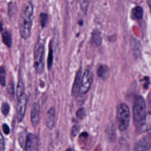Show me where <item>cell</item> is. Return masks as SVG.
Instances as JSON below:
<instances>
[{
	"label": "cell",
	"mask_w": 151,
	"mask_h": 151,
	"mask_svg": "<svg viewBox=\"0 0 151 151\" xmlns=\"http://www.w3.org/2000/svg\"><path fill=\"white\" fill-rule=\"evenodd\" d=\"M133 118L134 126L138 130L145 132L150 129V114L147 113L146 101L141 96L135 97L133 106Z\"/></svg>",
	"instance_id": "6da1fadb"
},
{
	"label": "cell",
	"mask_w": 151,
	"mask_h": 151,
	"mask_svg": "<svg viewBox=\"0 0 151 151\" xmlns=\"http://www.w3.org/2000/svg\"><path fill=\"white\" fill-rule=\"evenodd\" d=\"M34 6L31 2H27L23 5L19 17L18 26L21 37L24 40L29 38L32 25Z\"/></svg>",
	"instance_id": "7a4b0ae2"
},
{
	"label": "cell",
	"mask_w": 151,
	"mask_h": 151,
	"mask_svg": "<svg viewBox=\"0 0 151 151\" xmlns=\"http://www.w3.org/2000/svg\"><path fill=\"white\" fill-rule=\"evenodd\" d=\"M130 112L129 106L124 103H120L117 109L116 120L118 129L121 132L125 131L130 123Z\"/></svg>",
	"instance_id": "3957f363"
},
{
	"label": "cell",
	"mask_w": 151,
	"mask_h": 151,
	"mask_svg": "<svg viewBox=\"0 0 151 151\" xmlns=\"http://www.w3.org/2000/svg\"><path fill=\"white\" fill-rule=\"evenodd\" d=\"M45 47L41 40H38L34 50V66L38 74H41L44 68Z\"/></svg>",
	"instance_id": "277c9868"
},
{
	"label": "cell",
	"mask_w": 151,
	"mask_h": 151,
	"mask_svg": "<svg viewBox=\"0 0 151 151\" xmlns=\"http://www.w3.org/2000/svg\"><path fill=\"white\" fill-rule=\"evenodd\" d=\"M93 81V74L90 69L87 68L81 77V84L80 88V94H86L90 89Z\"/></svg>",
	"instance_id": "5b68a950"
},
{
	"label": "cell",
	"mask_w": 151,
	"mask_h": 151,
	"mask_svg": "<svg viewBox=\"0 0 151 151\" xmlns=\"http://www.w3.org/2000/svg\"><path fill=\"white\" fill-rule=\"evenodd\" d=\"M18 99V103L17 107V118L19 122L22 120L24 117L27 103V97L25 94L20 97Z\"/></svg>",
	"instance_id": "8992f818"
},
{
	"label": "cell",
	"mask_w": 151,
	"mask_h": 151,
	"mask_svg": "<svg viewBox=\"0 0 151 151\" xmlns=\"http://www.w3.org/2000/svg\"><path fill=\"white\" fill-rule=\"evenodd\" d=\"M150 149V134L143 136L134 145V151H149Z\"/></svg>",
	"instance_id": "52a82bcc"
},
{
	"label": "cell",
	"mask_w": 151,
	"mask_h": 151,
	"mask_svg": "<svg viewBox=\"0 0 151 151\" xmlns=\"http://www.w3.org/2000/svg\"><path fill=\"white\" fill-rule=\"evenodd\" d=\"M31 122L32 126L35 127H37L40 122V107L38 103H34L31 109Z\"/></svg>",
	"instance_id": "ba28073f"
},
{
	"label": "cell",
	"mask_w": 151,
	"mask_h": 151,
	"mask_svg": "<svg viewBox=\"0 0 151 151\" xmlns=\"http://www.w3.org/2000/svg\"><path fill=\"white\" fill-rule=\"evenodd\" d=\"M81 77H82L81 69H79L76 73L74 83L73 84V87H72V94L75 97H77L80 94L79 92H80Z\"/></svg>",
	"instance_id": "9c48e42d"
},
{
	"label": "cell",
	"mask_w": 151,
	"mask_h": 151,
	"mask_svg": "<svg viewBox=\"0 0 151 151\" xmlns=\"http://www.w3.org/2000/svg\"><path fill=\"white\" fill-rule=\"evenodd\" d=\"M55 110L54 107H51L47 111L45 117V123L47 127L52 129L55 126Z\"/></svg>",
	"instance_id": "30bf717a"
},
{
	"label": "cell",
	"mask_w": 151,
	"mask_h": 151,
	"mask_svg": "<svg viewBox=\"0 0 151 151\" xmlns=\"http://www.w3.org/2000/svg\"><path fill=\"white\" fill-rule=\"evenodd\" d=\"M37 143V138L32 133L27 134L25 141V150L34 151L35 149Z\"/></svg>",
	"instance_id": "8fae6325"
},
{
	"label": "cell",
	"mask_w": 151,
	"mask_h": 151,
	"mask_svg": "<svg viewBox=\"0 0 151 151\" xmlns=\"http://www.w3.org/2000/svg\"><path fill=\"white\" fill-rule=\"evenodd\" d=\"M143 9L140 6L133 7L130 12V17L134 20H140L143 18Z\"/></svg>",
	"instance_id": "7c38bea8"
},
{
	"label": "cell",
	"mask_w": 151,
	"mask_h": 151,
	"mask_svg": "<svg viewBox=\"0 0 151 151\" xmlns=\"http://www.w3.org/2000/svg\"><path fill=\"white\" fill-rule=\"evenodd\" d=\"M91 38L93 42L97 46L100 45L102 43V35L100 30L94 29L91 32Z\"/></svg>",
	"instance_id": "4fadbf2b"
},
{
	"label": "cell",
	"mask_w": 151,
	"mask_h": 151,
	"mask_svg": "<svg viewBox=\"0 0 151 151\" xmlns=\"http://www.w3.org/2000/svg\"><path fill=\"white\" fill-rule=\"evenodd\" d=\"M110 70L109 68L105 65H101L97 69V75L101 78L106 79L109 76Z\"/></svg>",
	"instance_id": "5bb4252c"
},
{
	"label": "cell",
	"mask_w": 151,
	"mask_h": 151,
	"mask_svg": "<svg viewBox=\"0 0 151 151\" xmlns=\"http://www.w3.org/2000/svg\"><path fill=\"white\" fill-rule=\"evenodd\" d=\"M2 41L8 47H11L12 45L11 34L8 31H5L2 34Z\"/></svg>",
	"instance_id": "9a60e30c"
},
{
	"label": "cell",
	"mask_w": 151,
	"mask_h": 151,
	"mask_svg": "<svg viewBox=\"0 0 151 151\" xmlns=\"http://www.w3.org/2000/svg\"><path fill=\"white\" fill-rule=\"evenodd\" d=\"M25 94V87L24 84L21 79L18 81L17 87V99L19 98Z\"/></svg>",
	"instance_id": "2e32d148"
},
{
	"label": "cell",
	"mask_w": 151,
	"mask_h": 151,
	"mask_svg": "<svg viewBox=\"0 0 151 151\" xmlns=\"http://www.w3.org/2000/svg\"><path fill=\"white\" fill-rule=\"evenodd\" d=\"M52 63H53V50L51 47V44L50 43L49 46L48 54V58H47V66L49 70H50L51 68L52 67Z\"/></svg>",
	"instance_id": "e0dca14e"
},
{
	"label": "cell",
	"mask_w": 151,
	"mask_h": 151,
	"mask_svg": "<svg viewBox=\"0 0 151 151\" xmlns=\"http://www.w3.org/2000/svg\"><path fill=\"white\" fill-rule=\"evenodd\" d=\"M79 4L81 11L84 14H86L89 6V0H78Z\"/></svg>",
	"instance_id": "ac0fdd59"
},
{
	"label": "cell",
	"mask_w": 151,
	"mask_h": 151,
	"mask_svg": "<svg viewBox=\"0 0 151 151\" xmlns=\"http://www.w3.org/2000/svg\"><path fill=\"white\" fill-rule=\"evenodd\" d=\"M6 82V72L4 66L0 67V83L2 86H5Z\"/></svg>",
	"instance_id": "d6986e66"
},
{
	"label": "cell",
	"mask_w": 151,
	"mask_h": 151,
	"mask_svg": "<svg viewBox=\"0 0 151 151\" xmlns=\"http://www.w3.org/2000/svg\"><path fill=\"white\" fill-rule=\"evenodd\" d=\"M40 20L41 27L44 28L48 21V14L45 12H41L40 16Z\"/></svg>",
	"instance_id": "ffe728a7"
},
{
	"label": "cell",
	"mask_w": 151,
	"mask_h": 151,
	"mask_svg": "<svg viewBox=\"0 0 151 151\" xmlns=\"http://www.w3.org/2000/svg\"><path fill=\"white\" fill-rule=\"evenodd\" d=\"M9 111V106L7 103H4L1 106V111L4 116L8 115Z\"/></svg>",
	"instance_id": "44dd1931"
},
{
	"label": "cell",
	"mask_w": 151,
	"mask_h": 151,
	"mask_svg": "<svg viewBox=\"0 0 151 151\" xmlns=\"http://www.w3.org/2000/svg\"><path fill=\"white\" fill-rule=\"evenodd\" d=\"M85 114H86V111L84 107L79 108L76 112V116L80 119H83L85 116Z\"/></svg>",
	"instance_id": "7402d4cb"
},
{
	"label": "cell",
	"mask_w": 151,
	"mask_h": 151,
	"mask_svg": "<svg viewBox=\"0 0 151 151\" xmlns=\"http://www.w3.org/2000/svg\"><path fill=\"white\" fill-rule=\"evenodd\" d=\"M79 130H80V126L77 124L74 125L71 129V135L73 137H75L79 132Z\"/></svg>",
	"instance_id": "603a6c76"
},
{
	"label": "cell",
	"mask_w": 151,
	"mask_h": 151,
	"mask_svg": "<svg viewBox=\"0 0 151 151\" xmlns=\"http://www.w3.org/2000/svg\"><path fill=\"white\" fill-rule=\"evenodd\" d=\"M5 149V141L4 137L0 132V151H4Z\"/></svg>",
	"instance_id": "cb8c5ba5"
},
{
	"label": "cell",
	"mask_w": 151,
	"mask_h": 151,
	"mask_svg": "<svg viewBox=\"0 0 151 151\" xmlns=\"http://www.w3.org/2000/svg\"><path fill=\"white\" fill-rule=\"evenodd\" d=\"M2 129H3L4 133L5 134H8L9 133L10 129H9V126H8V124H4L2 125Z\"/></svg>",
	"instance_id": "d4e9b609"
},
{
	"label": "cell",
	"mask_w": 151,
	"mask_h": 151,
	"mask_svg": "<svg viewBox=\"0 0 151 151\" xmlns=\"http://www.w3.org/2000/svg\"><path fill=\"white\" fill-rule=\"evenodd\" d=\"M65 151H72V149L71 148H68V149H67Z\"/></svg>",
	"instance_id": "484cf974"
},
{
	"label": "cell",
	"mask_w": 151,
	"mask_h": 151,
	"mask_svg": "<svg viewBox=\"0 0 151 151\" xmlns=\"http://www.w3.org/2000/svg\"><path fill=\"white\" fill-rule=\"evenodd\" d=\"M2 29V24H0V31Z\"/></svg>",
	"instance_id": "4316f807"
},
{
	"label": "cell",
	"mask_w": 151,
	"mask_h": 151,
	"mask_svg": "<svg viewBox=\"0 0 151 151\" xmlns=\"http://www.w3.org/2000/svg\"><path fill=\"white\" fill-rule=\"evenodd\" d=\"M10 151H14V150H11Z\"/></svg>",
	"instance_id": "83f0119b"
}]
</instances>
